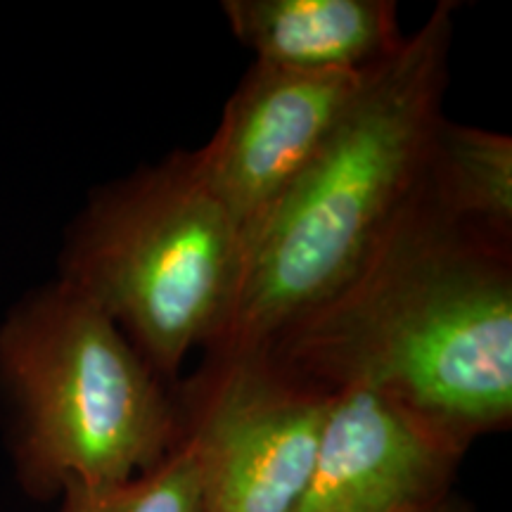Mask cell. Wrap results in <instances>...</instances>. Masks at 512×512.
<instances>
[{
	"label": "cell",
	"mask_w": 512,
	"mask_h": 512,
	"mask_svg": "<svg viewBox=\"0 0 512 512\" xmlns=\"http://www.w3.org/2000/svg\"><path fill=\"white\" fill-rule=\"evenodd\" d=\"M510 256L420 178L347 283L254 351L325 394L375 389L467 451L512 418Z\"/></svg>",
	"instance_id": "1"
},
{
	"label": "cell",
	"mask_w": 512,
	"mask_h": 512,
	"mask_svg": "<svg viewBox=\"0 0 512 512\" xmlns=\"http://www.w3.org/2000/svg\"><path fill=\"white\" fill-rule=\"evenodd\" d=\"M456 3H439L366 86L245 245L228 323L207 358L249 354L339 290L399 214L444 119Z\"/></svg>",
	"instance_id": "2"
},
{
	"label": "cell",
	"mask_w": 512,
	"mask_h": 512,
	"mask_svg": "<svg viewBox=\"0 0 512 512\" xmlns=\"http://www.w3.org/2000/svg\"><path fill=\"white\" fill-rule=\"evenodd\" d=\"M0 392L12 411L19 484L36 498L128 482L181 439L162 377L57 278L24 294L0 323Z\"/></svg>",
	"instance_id": "3"
},
{
	"label": "cell",
	"mask_w": 512,
	"mask_h": 512,
	"mask_svg": "<svg viewBox=\"0 0 512 512\" xmlns=\"http://www.w3.org/2000/svg\"><path fill=\"white\" fill-rule=\"evenodd\" d=\"M245 240L195 152L102 185L69 228L60 275L162 380L207 351L238 297Z\"/></svg>",
	"instance_id": "4"
},
{
	"label": "cell",
	"mask_w": 512,
	"mask_h": 512,
	"mask_svg": "<svg viewBox=\"0 0 512 512\" xmlns=\"http://www.w3.org/2000/svg\"><path fill=\"white\" fill-rule=\"evenodd\" d=\"M332 394L278 373L259 351L207 358L178 396L202 512H292L309 484Z\"/></svg>",
	"instance_id": "5"
},
{
	"label": "cell",
	"mask_w": 512,
	"mask_h": 512,
	"mask_svg": "<svg viewBox=\"0 0 512 512\" xmlns=\"http://www.w3.org/2000/svg\"><path fill=\"white\" fill-rule=\"evenodd\" d=\"M370 72H304L254 62L197 162L242 240L304 171Z\"/></svg>",
	"instance_id": "6"
},
{
	"label": "cell",
	"mask_w": 512,
	"mask_h": 512,
	"mask_svg": "<svg viewBox=\"0 0 512 512\" xmlns=\"http://www.w3.org/2000/svg\"><path fill=\"white\" fill-rule=\"evenodd\" d=\"M465 451L375 389L332 394L316 463L292 512H430Z\"/></svg>",
	"instance_id": "7"
},
{
	"label": "cell",
	"mask_w": 512,
	"mask_h": 512,
	"mask_svg": "<svg viewBox=\"0 0 512 512\" xmlns=\"http://www.w3.org/2000/svg\"><path fill=\"white\" fill-rule=\"evenodd\" d=\"M230 31L256 62L304 72H370L406 36L392 0H223Z\"/></svg>",
	"instance_id": "8"
},
{
	"label": "cell",
	"mask_w": 512,
	"mask_h": 512,
	"mask_svg": "<svg viewBox=\"0 0 512 512\" xmlns=\"http://www.w3.org/2000/svg\"><path fill=\"white\" fill-rule=\"evenodd\" d=\"M430 200L460 223L512 238V138L441 119L422 171Z\"/></svg>",
	"instance_id": "9"
},
{
	"label": "cell",
	"mask_w": 512,
	"mask_h": 512,
	"mask_svg": "<svg viewBox=\"0 0 512 512\" xmlns=\"http://www.w3.org/2000/svg\"><path fill=\"white\" fill-rule=\"evenodd\" d=\"M60 498V512H202L200 472L185 439L143 475L98 489L76 486Z\"/></svg>",
	"instance_id": "10"
},
{
	"label": "cell",
	"mask_w": 512,
	"mask_h": 512,
	"mask_svg": "<svg viewBox=\"0 0 512 512\" xmlns=\"http://www.w3.org/2000/svg\"><path fill=\"white\" fill-rule=\"evenodd\" d=\"M430 512H472V508H470V503L453 494V496H448L444 503H439L437 508H432Z\"/></svg>",
	"instance_id": "11"
}]
</instances>
